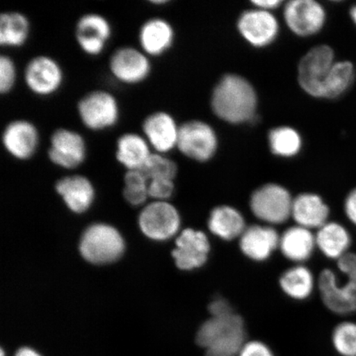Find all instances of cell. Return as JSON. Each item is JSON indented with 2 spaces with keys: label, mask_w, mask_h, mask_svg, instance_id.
<instances>
[{
  "label": "cell",
  "mask_w": 356,
  "mask_h": 356,
  "mask_svg": "<svg viewBox=\"0 0 356 356\" xmlns=\"http://www.w3.org/2000/svg\"><path fill=\"white\" fill-rule=\"evenodd\" d=\"M151 4H154V6H163V4H166L168 3L167 0H153V1H149Z\"/></svg>",
  "instance_id": "obj_42"
},
{
  "label": "cell",
  "mask_w": 356,
  "mask_h": 356,
  "mask_svg": "<svg viewBox=\"0 0 356 356\" xmlns=\"http://www.w3.org/2000/svg\"><path fill=\"white\" fill-rule=\"evenodd\" d=\"M179 128L176 120L165 111H153L141 123V134L153 152L167 154L177 148Z\"/></svg>",
  "instance_id": "obj_15"
},
{
  "label": "cell",
  "mask_w": 356,
  "mask_h": 356,
  "mask_svg": "<svg viewBox=\"0 0 356 356\" xmlns=\"http://www.w3.org/2000/svg\"><path fill=\"white\" fill-rule=\"evenodd\" d=\"M175 191V182L170 179H154L149 181V197L166 202Z\"/></svg>",
  "instance_id": "obj_35"
},
{
  "label": "cell",
  "mask_w": 356,
  "mask_h": 356,
  "mask_svg": "<svg viewBox=\"0 0 356 356\" xmlns=\"http://www.w3.org/2000/svg\"><path fill=\"white\" fill-rule=\"evenodd\" d=\"M344 211L347 219L356 226V188L347 195L344 202Z\"/></svg>",
  "instance_id": "obj_39"
},
{
  "label": "cell",
  "mask_w": 356,
  "mask_h": 356,
  "mask_svg": "<svg viewBox=\"0 0 356 356\" xmlns=\"http://www.w3.org/2000/svg\"><path fill=\"white\" fill-rule=\"evenodd\" d=\"M284 20L288 28L300 37L320 32L326 22V12L314 0H293L284 6Z\"/></svg>",
  "instance_id": "obj_16"
},
{
  "label": "cell",
  "mask_w": 356,
  "mask_h": 356,
  "mask_svg": "<svg viewBox=\"0 0 356 356\" xmlns=\"http://www.w3.org/2000/svg\"><path fill=\"white\" fill-rule=\"evenodd\" d=\"M268 139L271 152L280 157H293L301 149V136L299 132L291 127H280L273 129L269 133Z\"/></svg>",
  "instance_id": "obj_30"
},
{
  "label": "cell",
  "mask_w": 356,
  "mask_h": 356,
  "mask_svg": "<svg viewBox=\"0 0 356 356\" xmlns=\"http://www.w3.org/2000/svg\"><path fill=\"white\" fill-rule=\"evenodd\" d=\"M318 284L323 304L332 313H356V282L346 279L342 284L332 270L325 269L319 275Z\"/></svg>",
  "instance_id": "obj_13"
},
{
  "label": "cell",
  "mask_w": 356,
  "mask_h": 356,
  "mask_svg": "<svg viewBox=\"0 0 356 356\" xmlns=\"http://www.w3.org/2000/svg\"><path fill=\"white\" fill-rule=\"evenodd\" d=\"M181 224L176 208L167 202H157L147 206L140 216V226L147 237L164 241L175 236Z\"/></svg>",
  "instance_id": "obj_14"
},
{
  "label": "cell",
  "mask_w": 356,
  "mask_h": 356,
  "mask_svg": "<svg viewBox=\"0 0 356 356\" xmlns=\"http://www.w3.org/2000/svg\"><path fill=\"white\" fill-rule=\"evenodd\" d=\"M211 106L222 121L232 124L246 122L254 117L257 92L246 79L237 74H227L213 88Z\"/></svg>",
  "instance_id": "obj_1"
},
{
  "label": "cell",
  "mask_w": 356,
  "mask_h": 356,
  "mask_svg": "<svg viewBox=\"0 0 356 356\" xmlns=\"http://www.w3.org/2000/svg\"><path fill=\"white\" fill-rule=\"evenodd\" d=\"M15 356H42L37 350L29 348V347H22L17 350Z\"/></svg>",
  "instance_id": "obj_41"
},
{
  "label": "cell",
  "mask_w": 356,
  "mask_h": 356,
  "mask_svg": "<svg viewBox=\"0 0 356 356\" xmlns=\"http://www.w3.org/2000/svg\"><path fill=\"white\" fill-rule=\"evenodd\" d=\"M80 122L91 131L110 130L121 118V106L113 92L95 89L80 97L76 105Z\"/></svg>",
  "instance_id": "obj_3"
},
{
  "label": "cell",
  "mask_w": 356,
  "mask_h": 356,
  "mask_svg": "<svg viewBox=\"0 0 356 356\" xmlns=\"http://www.w3.org/2000/svg\"><path fill=\"white\" fill-rule=\"evenodd\" d=\"M350 17L351 19L354 22V24L356 25V6H355L350 10Z\"/></svg>",
  "instance_id": "obj_43"
},
{
  "label": "cell",
  "mask_w": 356,
  "mask_h": 356,
  "mask_svg": "<svg viewBox=\"0 0 356 356\" xmlns=\"http://www.w3.org/2000/svg\"><path fill=\"white\" fill-rule=\"evenodd\" d=\"M210 251L211 245L206 234L186 229L178 236L172 257L178 268L191 270L207 264Z\"/></svg>",
  "instance_id": "obj_17"
},
{
  "label": "cell",
  "mask_w": 356,
  "mask_h": 356,
  "mask_svg": "<svg viewBox=\"0 0 356 356\" xmlns=\"http://www.w3.org/2000/svg\"><path fill=\"white\" fill-rule=\"evenodd\" d=\"M149 181L154 179L175 180L177 173V163L167 154L153 152L145 167L141 169Z\"/></svg>",
  "instance_id": "obj_32"
},
{
  "label": "cell",
  "mask_w": 356,
  "mask_h": 356,
  "mask_svg": "<svg viewBox=\"0 0 356 356\" xmlns=\"http://www.w3.org/2000/svg\"><path fill=\"white\" fill-rule=\"evenodd\" d=\"M56 190L71 211H86L95 198V189L86 177L71 175L62 177L56 184Z\"/></svg>",
  "instance_id": "obj_23"
},
{
  "label": "cell",
  "mask_w": 356,
  "mask_h": 356,
  "mask_svg": "<svg viewBox=\"0 0 356 356\" xmlns=\"http://www.w3.org/2000/svg\"><path fill=\"white\" fill-rule=\"evenodd\" d=\"M316 247V238L310 229L299 225L288 229L280 238L279 248L289 261L308 260Z\"/></svg>",
  "instance_id": "obj_25"
},
{
  "label": "cell",
  "mask_w": 356,
  "mask_h": 356,
  "mask_svg": "<svg viewBox=\"0 0 356 356\" xmlns=\"http://www.w3.org/2000/svg\"><path fill=\"white\" fill-rule=\"evenodd\" d=\"M280 236L269 225L248 227L240 237L243 254L256 261H264L279 248Z\"/></svg>",
  "instance_id": "obj_20"
},
{
  "label": "cell",
  "mask_w": 356,
  "mask_h": 356,
  "mask_svg": "<svg viewBox=\"0 0 356 356\" xmlns=\"http://www.w3.org/2000/svg\"><path fill=\"white\" fill-rule=\"evenodd\" d=\"M109 73L124 86L144 83L152 73L151 58L138 47L122 46L111 53L108 59Z\"/></svg>",
  "instance_id": "obj_6"
},
{
  "label": "cell",
  "mask_w": 356,
  "mask_h": 356,
  "mask_svg": "<svg viewBox=\"0 0 356 356\" xmlns=\"http://www.w3.org/2000/svg\"><path fill=\"white\" fill-rule=\"evenodd\" d=\"M175 40L173 26L161 17H152L146 19L138 32L139 47L151 59L165 54L170 50Z\"/></svg>",
  "instance_id": "obj_19"
},
{
  "label": "cell",
  "mask_w": 356,
  "mask_h": 356,
  "mask_svg": "<svg viewBox=\"0 0 356 356\" xmlns=\"http://www.w3.org/2000/svg\"><path fill=\"white\" fill-rule=\"evenodd\" d=\"M111 22L99 13L90 12L80 16L74 26V39L80 51L90 57L99 56L113 37Z\"/></svg>",
  "instance_id": "obj_9"
},
{
  "label": "cell",
  "mask_w": 356,
  "mask_h": 356,
  "mask_svg": "<svg viewBox=\"0 0 356 356\" xmlns=\"http://www.w3.org/2000/svg\"><path fill=\"white\" fill-rule=\"evenodd\" d=\"M209 313L211 316H222L234 313L229 302L222 298H216L209 305Z\"/></svg>",
  "instance_id": "obj_38"
},
{
  "label": "cell",
  "mask_w": 356,
  "mask_h": 356,
  "mask_svg": "<svg viewBox=\"0 0 356 356\" xmlns=\"http://www.w3.org/2000/svg\"><path fill=\"white\" fill-rule=\"evenodd\" d=\"M355 66L350 61L336 62L320 89V99H333L343 95L354 82Z\"/></svg>",
  "instance_id": "obj_28"
},
{
  "label": "cell",
  "mask_w": 356,
  "mask_h": 356,
  "mask_svg": "<svg viewBox=\"0 0 356 356\" xmlns=\"http://www.w3.org/2000/svg\"><path fill=\"white\" fill-rule=\"evenodd\" d=\"M31 22L20 11H6L0 15V44L6 48H20L29 42Z\"/></svg>",
  "instance_id": "obj_26"
},
{
  "label": "cell",
  "mask_w": 356,
  "mask_h": 356,
  "mask_svg": "<svg viewBox=\"0 0 356 356\" xmlns=\"http://www.w3.org/2000/svg\"><path fill=\"white\" fill-rule=\"evenodd\" d=\"M252 3L254 4L257 8L270 11L278 8L282 3V1H280V0H257V1H252Z\"/></svg>",
  "instance_id": "obj_40"
},
{
  "label": "cell",
  "mask_w": 356,
  "mask_h": 356,
  "mask_svg": "<svg viewBox=\"0 0 356 356\" xmlns=\"http://www.w3.org/2000/svg\"><path fill=\"white\" fill-rule=\"evenodd\" d=\"M238 29L252 46L264 47L277 38L279 24L270 11L256 8L242 13L238 21Z\"/></svg>",
  "instance_id": "obj_18"
},
{
  "label": "cell",
  "mask_w": 356,
  "mask_h": 356,
  "mask_svg": "<svg viewBox=\"0 0 356 356\" xmlns=\"http://www.w3.org/2000/svg\"><path fill=\"white\" fill-rule=\"evenodd\" d=\"M1 143L3 149L12 158L26 161L38 153L41 144V134L30 120L13 119L3 129Z\"/></svg>",
  "instance_id": "obj_12"
},
{
  "label": "cell",
  "mask_w": 356,
  "mask_h": 356,
  "mask_svg": "<svg viewBox=\"0 0 356 356\" xmlns=\"http://www.w3.org/2000/svg\"><path fill=\"white\" fill-rule=\"evenodd\" d=\"M208 227L213 234L226 241L241 237L247 228L242 213L228 206L213 209L209 217Z\"/></svg>",
  "instance_id": "obj_27"
},
{
  "label": "cell",
  "mask_w": 356,
  "mask_h": 356,
  "mask_svg": "<svg viewBox=\"0 0 356 356\" xmlns=\"http://www.w3.org/2000/svg\"><path fill=\"white\" fill-rule=\"evenodd\" d=\"M124 198L133 206H139L149 197V179L141 170L127 171L124 177Z\"/></svg>",
  "instance_id": "obj_31"
},
{
  "label": "cell",
  "mask_w": 356,
  "mask_h": 356,
  "mask_svg": "<svg viewBox=\"0 0 356 356\" xmlns=\"http://www.w3.org/2000/svg\"><path fill=\"white\" fill-rule=\"evenodd\" d=\"M88 145L82 135L73 129L59 127L49 138L47 156L57 167L75 169L86 162Z\"/></svg>",
  "instance_id": "obj_8"
},
{
  "label": "cell",
  "mask_w": 356,
  "mask_h": 356,
  "mask_svg": "<svg viewBox=\"0 0 356 356\" xmlns=\"http://www.w3.org/2000/svg\"><path fill=\"white\" fill-rule=\"evenodd\" d=\"M293 200L284 186L270 184L252 193L250 207L257 219L267 225H280L291 217Z\"/></svg>",
  "instance_id": "obj_7"
},
{
  "label": "cell",
  "mask_w": 356,
  "mask_h": 356,
  "mask_svg": "<svg viewBox=\"0 0 356 356\" xmlns=\"http://www.w3.org/2000/svg\"><path fill=\"white\" fill-rule=\"evenodd\" d=\"M238 356H275L273 351L264 342L248 341L244 344Z\"/></svg>",
  "instance_id": "obj_37"
},
{
  "label": "cell",
  "mask_w": 356,
  "mask_h": 356,
  "mask_svg": "<svg viewBox=\"0 0 356 356\" xmlns=\"http://www.w3.org/2000/svg\"><path fill=\"white\" fill-rule=\"evenodd\" d=\"M329 208L322 197L304 193L293 200L291 217L297 225L308 229H320L328 222Z\"/></svg>",
  "instance_id": "obj_22"
},
{
  "label": "cell",
  "mask_w": 356,
  "mask_h": 356,
  "mask_svg": "<svg viewBox=\"0 0 356 356\" xmlns=\"http://www.w3.org/2000/svg\"><path fill=\"white\" fill-rule=\"evenodd\" d=\"M335 63V53L330 47L320 44L312 48L302 58L298 67V80L302 90L320 99L323 80Z\"/></svg>",
  "instance_id": "obj_11"
},
{
  "label": "cell",
  "mask_w": 356,
  "mask_h": 356,
  "mask_svg": "<svg viewBox=\"0 0 356 356\" xmlns=\"http://www.w3.org/2000/svg\"><path fill=\"white\" fill-rule=\"evenodd\" d=\"M280 286L292 299L305 300L314 291V275L307 267L296 266L284 271L280 277Z\"/></svg>",
  "instance_id": "obj_29"
},
{
  "label": "cell",
  "mask_w": 356,
  "mask_h": 356,
  "mask_svg": "<svg viewBox=\"0 0 356 356\" xmlns=\"http://www.w3.org/2000/svg\"><path fill=\"white\" fill-rule=\"evenodd\" d=\"M315 238L316 246L330 259L338 261L350 252L351 236L339 222L328 221L318 229Z\"/></svg>",
  "instance_id": "obj_24"
},
{
  "label": "cell",
  "mask_w": 356,
  "mask_h": 356,
  "mask_svg": "<svg viewBox=\"0 0 356 356\" xmlns=\"http://www.w3.org/2000/svg\"><path fill=\"white\" fill-rule=\"evenodd\" d=\"M246 342L243 320L234 312L211 316L197 334V343L206 350V356H238Z\"/></svg>",
  "instance_id": "obj_2"
},
{
  "label": "cell",
  "mask_w": 356,
  "mask_h": 356,
  "mask_svg": "<svg viewBox=\"0 0 356 356\" xmlns=\"http://www.w3.org/2000/svg\"><path fill=\"white\" fill-rule=\"evenodd\" d=\"M1 356H6V354H4V351L3 349L1 350Z\"/></svg>",
  "instance_id": "obj_44"
},
{
  "label": "cell",
  "mask_w": 356,
  "mask_h": 356,
  "mask_svg": "<svg viewBox=\"0 0 356 356\" xmlns=\"http://www.w3.org/2000/svg\"><path fill=\"white\" fill-rule=\"evenodd\" d=\"M217 147L216 134L208 124L193 120L181 124L177 149L186 158L207 162L215 155Z\"/></svg>",
  "instance_id": "obj_10"
},
{
  "label": "cell",
  "mask_w": 356,
  "mask_h": 356,
  "mask_svg": "<svg viewBox=\"0 0 356 356\" xmlns=\"http://www.w3.org/2000/svg\"><path fill=\"white\" fill-rule=\"evenodd\" d=\"M152 154V149L141 133L124 132L115 141V159L127 171L141 170Z\"/></svg>",
  "instance_id": "obj_21"
},
{
  "label": "cell",
  "mask_w": 356,
  "mask_h": 356,
  "mask_svg": "<svg viewBox=\"0 0 356 356\" xmlns=\"http://www.w3.org/2000/svg\"><path fill=\"white\" fill-rule=\"evenodd\" d=\"M22 80L33 95L48 97L56 95L63 86L65 73L55 58L41 54L33 56L26 62L22 71Z\"/></svg>",
  "instance_id": "obj_5"
},
{
  "label": "cell",
  "mask_w": 356,
  "mask_h": 356,
  "mask_svg": "<svg viewBox=\"0 0 356 356\" xmlns=\"http://www.w3.org/2000/svg\"><path fill=\"white\" fill-rule=\"evenodd\" d=\"M332 344L342 356H356V323L338 324L332 332Z\"/></svg>",
  "instance_id": "obj_33"
},
{
  "label": "cell",
  "mask_w": 356,
  "mask_h": 356,
  "mask_svg": "<svg viewBox=\"0 0 356 356\" xmlns=\"http://www.w3.org/2000/svg\"><path fill=\"white\" fill-rule=\"evenodd\" d=\"M338 269L347 280L356 282V253L348 252L337 261Z\"/></svg>",
  "instance_id": "obj_36"
},
{
  "label": "cell",
  "mask_w": 356,
  "mask_h": 356,
  "mask_svg": "<svg viewBox=\"0 0 356 356\" xmlns=\"http://www.w3.org/2000/svg\"><path fill=\"white\" fill-rule=\"evenodd\" d=\"M124 243L122 235L113 227L95 225L89 227L80 241V252L93 264H110L122 255Z\"/></svg>",
  "instance_id": "obj_4"
},
{
  "label": "cell",
  "mask_w": 356,
  "mask_h": 356,
  "mask_svg": "<svg viewBox=\"0 0 356 356\" xmlns=\"http://www.w3.org/2000/svg\"><path fill=\"white\" fill-rule=\"evenodd\" d=\"M17 80V69L15 60L10 56H0V93L7 95L15 88Z\"/></svg>",
  "instance_id": "obj_34"
}]
</instances>
